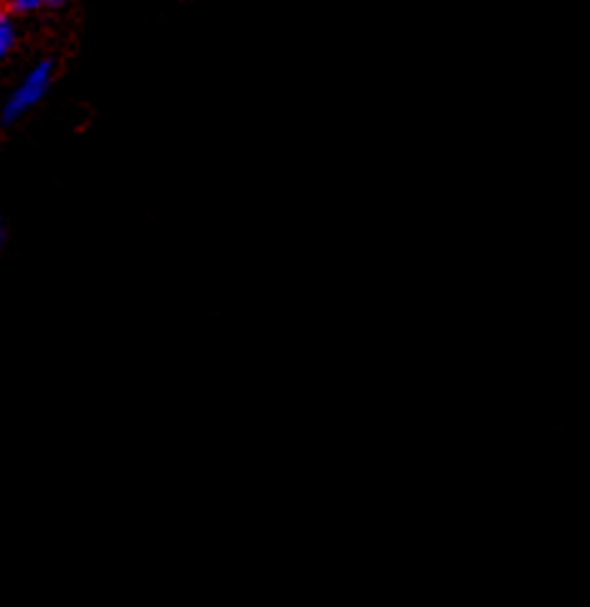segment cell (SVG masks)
Returning <instances> with one entry per match:
<instances>
[{
    "instance_id": "6",
    "label": "cell",
    "mask_w": 590,
    "mask_h": 607,
    "mask_svg": "<svg viewBox=\"0 0 590 607\" xmlns=\"http://www.w3.org/2000/svg\"><path fill=\"white\" fill-rule=\"evenodd\" d=\"M3 3H5V0H0V13H3Z\"/></svg>"
},
{
    "instance_id": "5",
    "label": "cell",
    "mask_w": 590,
    "mask_h": 607,
    "mask_svg": "<svg viewBox=\"0 0 590 607\" xmlns=\"http://www.w3.org/2000/svg\"><path fill=\"white\" fill-rule=\"evenodd\" d=\"M65 3H68V0H48V5H45V8L55 10V8H63Z\"/></svg>"
},
{
    "instance_id": "3",
    "label": "cell",
    "mask_w": 590,
    "mask_h": 607,
    "mask_svg": "<svg viewBox=\"0 0 590 607\" xmlns=\"http://www.w3.org/2000/svg\"><path fill=\"white\" fill-rule=\"evenodd\" d=\"M45 5H48V0H5L3 13L15 18V15H28L35 13V10H43Z\"/></svg>"
},
{
    "instance_id": "4",
    "label": "cell",
    "mask_w": 590,
    "mask_h": 607,
    "mask_svg": "<svg viewBox=\"0 0 590 607\" xmlns=\"http://www.w3.org/2000/svg\"><path fill=\"white\" fill-rule=\"evenodd\" d=\"M5 242H8V227H5L3 217H0V249L5 247Z\"/></svg>"
},
{
    "instance_id": "2",
    "label": "cell",
    "mask_w": 590,
    "mask_h": 607,
    "mask_svg": "<svg viewBox=\"0 0 590 607\" xmlns=\"http://www.w3.org/2000/svg\"><path fill=\"white\" fill-rule=\"evenodd\" d=\"M15 43H18V33H15L13 18L5 13H0V63L13 53Z\"/></svg>"
},
{
    "instance_id": "1",
    "label": "cell",
    "mask_w": 590,
    "mask_h": 607,
    "mask_svg": "<svg viewBox=\"0 0 590 607\" xmlns=\"http://www.w3.org/2000/svg\"><path fill=\"white\" fill-rule=\"evenodd\" d=\"M53 78H55L53 60H40V63L25 75L23 83L8 95L3 110H0V122H3V125H13V122H18L20 117L28 115V112L33 110L45 95H48L50 85H53Z\"/></svg>"
}]
</instances>
